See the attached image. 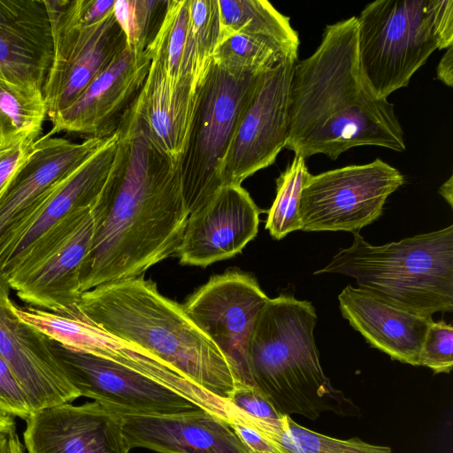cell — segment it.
Instances as JSON below:
<instances>
[{
    "instance_id": "38",
    "label": "cell",
    "mask_w": 453,
    "mask_h": 453,
    "mask_svg": "<svg viewBox=\"0 0 453 453\" xmlns=\"http://www.w3.org/2000/svg\"><path fill=\"white\" fill-rule=\"evenodd\" d=\"M228 424L251 453H275L272 445L251 426L236 418Z\"/></svg>"
},
{
    "instance_id": "21",
    "label": "cell",
    "mask_w": 453,
    "mask_h": 453,
    "mask_svg": "<svg viewBox=\"0 0 453 453\" xmlns=\"http://www.w3.org/2000/svg\"><path fill=\"white\" fill-rule=\"evenodd\" d=\"M108 138H88L78 143L48 134L39 137L0 199V241L18 219L99 150Z\"/></svg>"
},
{
    "instance_id": "10",
    "label": "cell",
    "mask_w": 453,
    "mask_h": 453,
    "mask_svg": "<svg viewBox=\"0 0 453 453\" xmlns=\"http://www.w3.org/2000/svg\"><path fill=\"white\" fill-rule=\"evenodd\" d=\"M51 347L80 396L119 415L167 416L203 410L176 389L132 367L53 341Z\"/></svg>"
},
{
    "instance_id": "8",
    "label": "cell",
    "mask_w": 453,
    "mask_h": 453,
    "mask_svg": "<svg viewBox=\"0 0 453 453\" xmlns=\"http://www.w3.org/2000/svg\"><path fill=\"white\" fill-rule=\"evenodd\" d=\"M404 181L380 158L311 174L301 194V230L358 232L381 216L386 200Z\"/></svg>"
},
{
    "instance_id": "32",
    "label": "cell",
    "mask_w": 453,
    "mask_h": 453,
    "mask_svg": "<svg viewBox=\"0 0 453 453\" xmlns=\"http://www.w3.org/2000/svg\"><path fill=\"white\" fill-rule=\"evenodd\" d=\"M418 365L431 369L434 374L449 373L453 368V327L444 321L429 325L423 340Z\"/></svg>"
},
{
    "instance_id": "12",
    "label": "cell",
    "mask_w": 453,
    "mask_h": 453,
    "mask_svg": "<svg viewBox=\"0 0 453 453\" xmlns=\"http://www.w3.org/2000/svg\"><path fill=\"white\" fill-rule=\"evenodd\" d=\"M94 235L92 208L58 227L5 278L26 305L55 311L77 303Z\"/></svg>"
},
{
    "instance_id": "33",
    "label": "cell",
    "mask_w": 453,
    "mask_h": 453,
    "mask_svg": "<svg viewBox=\"0 0 453 453\" xmlns=\"http://www.w3.org/2000/svg\"><path fill=\"white\" fill-rule=\"evenodd\" d=\"M228 401L242 412V416L235 418L242 422L256 421L274 424L283 415L263 394L250 386L237 385Z\"/></svg>"
},
{
    "instance_id": "28",
    "label": "cell",
    "mask_w": 453,
    "mask_h": 453,
    "mask_svg": "<svg viewBox=\"0 0 453 453\" xmlns=\"http://www.w3.org/2000/svg\"><path fill=\"white\" fill-rule=\"evenodd\" d=\"M46 116L42 93L0 79V150L24 140H37Z\"/></svg>"
},
{
    "instance_id": "5",
    "label": "cell",
    "mask_w": 453,
    "mask_h": 453,
    "mask_svg": "<svg viewBox=\"0 0 453 453\" xmlns=\"http://www.w3.org/2000/svg\"><path fill=\"white\" fill-rule=\"evenodd\" d=\"M353 237L314 274L350 276L359 288L418 315L453 311L452 225L380 246L358 232Z\"/></svg>"
},
{
    "instance_id": "35",
    "label": "cell",
    "mask_w": 453,
    "mask_h": 453,
    "mask_svg": "<svg viewBox=\"0 0 453 453\" xmlns=\"http://www.w3.org/2000/svg\"><path fill=\"white\" fill-rule=\"evenodd\" d=\"M431 22L439 50L453 45V0H430Z\"/></svg>"
},
{
    "instance_id": "24",
    "label": "cell",
    "mask_w": 453,
    "mask_h": 453,
    "mask_svg": "<svg viewBox=\"0 0 453 453\" xmlns=\"http://www.w3.org/2000/svg\"><path fill=\"white\" fill-rule=\"evenodd\" d=\"M191 80L173 81L157 58L134 103L152 143L179 166L196 104Z\"/></svg>"
},
{
    "instance_id": "2",
    "label": "cell",
    "mask_w": 453,
    "mask_h": 453,
    "mask_svg": "<svg viewBox=\"0 0 453 453\" xmlns=\"http://www.w3.org/2000/svg\"><path fill=\"white\" fill-rule=\"evenodd\" d=\"M365 145L406 149L394 104L379 98L362 73L357 19L350 17L327 25L316 50L295 65L286 148L304 159L335 160Z\"/></svg>"
},
{
    "instance_id": "18",
    "label": "cell",
    "mask_w": 453,
    "mask_h": 453,
    "mask_svg": "<svg viewBox=\"0 0 453 453\" xmlns=\"http://www.w3.org/2000/svg\"><path fill=\"white\" fill-rule=\"evenodd\" d=\"M23 434L28 453H129L121 418L99 403H61L27 419Z\"/></svg>"
},
{
    "instance_id": "27",
    "label": "cell",
    "mask_w": 453,
    "mask_h": 453,
    "mask_svg": "<svg viewBox=\"0 0 453 453\" xmlns=\"http://www.w3.org/2000/svg\"><path fill=\"white\" fill-rule=\"evenodd\" d=\"M220 35L218 0H190L182 77L197 88L207 74Z\"/></svg>"
},
{
    "instance_id": "1",
    "label": "cell",
    "mask_w": 453,
    "mask_h": 453,
    "mask_svg": "<svg viewBox=\"0 0 453 453\" xmlns=\"http://www.w3.org/2000/svg\"><path fill=\"white\" fill-rule=\"evenodd\" d=\"M117 134L111 168L92 207L81 293L142 276L176 254L189 215L179 166L152 143L134 104Z\"/></svg>"
},
{
    "instance_id": "19",
    "label": "cell",
    "mask_w": 453,
    "mask_h": 453,
    "mask_svg": "<svg viewBox=\"0 0 453 453\" xmlns=\"http://www.w3.org/2000/svg\"><path fill=\"white\" fill-rule=\"evenodd\" d=\"M53 58L45 0H0V79L42 93Z\"/></svg>"
},
{
    "instance_id": "13",
    "label": "cell",
    "mask_w": 453,
    "mask_h": 453,
    "mask_svg": "<svg viewBox=\"0 0 453 453\" xmlns=\"http://www.w3.org/2000/svg\"><path fill=\"white\" fill-rule=\"evenodd\" d=\"M117 132L55 186L0 241V273H12L46 238L76 213L96 203L117 150Z\"/></svg>"
},
{
    "instance_id": "43",
    "label": "cell",
    "mask_w": 453,
    "mask_h": 453,
    "mask_svg": "<svg viewBox=\"0 0 453 453\" xmlns=\"http://www.w3.org/2000/svg\"><path fill=\"white\" fill-rule=\"evenodd\" d=\"M0 453H11L9 446V434H0Z\"/></svg>"
},
{
    "instance_id": "25",
    "label": "cell",
    "mask_w": 453,
    "mask_h": 453,
    "mask_svg": "<svg viewBox=\"0 0 453 453\" xmlns=\"http://www.w3.org/2000/svg\"><path fill=\"white\" fill-rule=\"evenodd\" d=\"M219 40L234 33L256 35L278 43L297 59L299 36L288 16L265 0H218Z\"/></svg>"
},
{
    "instance_id": "42",
    "label": "cell",
    "mask_w": 453,
    "mask_h": 453,
    "mask_svg": "<svg viewBox=\"0 0 453 453\" xmlns=\"http://www.w3.org/2000/svg\"><path fill=\"white\" fill-rule=\"evenodd\" d=\"M9 446L11 453H24V447L16 432L9 434Z\"/></svg>"
},
{
    "instance_id": "30",
    "label": "cell",
    "mask_w": 453,
    "mask_h": 453,
    "mask_svg": "<svg viewBox=\"0 0 453 453\" xmlns=\"http://www.w3.org/2000/svg\"><path fill=\"white\" fill-rule=\"evenodd\" d=\"M310 175L305 159L295 156L276 180V196L265 223L273 238L280 240L291 232L301 230L300 199Z\"/></svg>"
},
{
    "instance_id": "23",
    "label": "cell",
    "mask_w": 453,
    "mask_h": 453,
    "mask_svg": "<svg viewBox=\"0 0 453 453\" xmlns=\"http://www.w3.org/2000/svg\"><path fill=\"white\" fill-rule=\"evenodd\" d=\"M338 300L342 317L372 347L392 360L418 366L432 317L416 314L350 285L342 289Z\"/></svg>"
},
{
    "instance_id": "40",
    "label": "cell",
    "mask_w": 453,
    "mask_h": 453,
    "mask_svg": "<svg viewBox=\"0 0 453 453\" xmlns=\"http://www.w3.org/2000/svg\"><path fill=\"white\" fill-rule=\"evenodd\" d=\"M15 431V421L12 415L0 411V434Z\"/></svg>"
},
{
    "instance_id": "29",
    "label": "cell",
    "mask_w": 453,
    "mask_h": 453,
    "mask_svg": "<svg viewBox=\"0 0 453 453\" xmlns=\"http://www.w3.org/2000/svg\"><path fill=\"white\" fill-rule=\"evenodd\" d=\"M288 57L293 58L269 38L234 33L219 40L212 62L233 74H259Z\"/></svg>"
},
{
    "instance_id": "26",
    "label": "cell",
    "mask_w": 453,
    "mask_h": 453,
    "mask_svg": "<svg viewBox=\"0 0 453 453\" xmlns=\"http://www.w3.org/2000/svg\"><path fill=\"white\" fill-rule=\"evenodd\" d=\"M259 434L275 453H393L388 446L371 444L357 437L338 439L315 432L285 414L279 424Z\"/></svg>"
},
{
    "instance_id": "39",
    "label": "cell",
    "mask_w": 453,
    "mask_h": 453,
    "mask_svg": "<svg viewBox=\"0 0 453 453\" xmlns=\"http://www.w3.org/2000/svg\"><path fill=\"white\" fill-rule=\"evenodd\" d=\"M436 77L449 87L453 86V45L446 49L436 66Z\"/></svg>"
},
{
    "instance_id": "20",
    "label": "cell",
    "mask_w": 453,
    "mask_h": 453,
    "mask_svg": "<svg viewBox=\"0 0 453 453\" xmlns=\"http://www.w3.org/2000/svg\"><path fill=\"white\" fill-rule=\"evenodd\" d=\"M13 311L24 323L64 347L132 367L162 380L169 366L140 346L103 329L73 303L50 311L14 303Z\"/></svg>"
},
{
    "instance_id": "9",
    "label": "cell",
    "mask_w": 453,
    "mask_h": 453,
    "mask_svg": "<svg viewBox=\"0 0 453 453\" xmlns=\"http://www.w3.org/2000/svg\"><path fill=\"white\" fill-rule=\"evenodd\" d=\"M54 40V58L43 86L47 116L67 108L127 47L113 12L97 24L81 27L73 0H45Z\"/></svg>"
},
{
    "instance_id": "15",
    "label": "cell",
    "mask_w": 453,
    "mask_h": 453,
    "mask_svg": "<svg viewBox=\"0 0 453 453\" xmlns=\"http://www.w3.org/2000/svg\"><path fill=\"white\" fill-rule=\"evenodd\" d=\"M151 63L149 50L127 47L67 108L50 119L52 135L59 132L88 138L113 135L136 101Z\"/></svg>"
},
{
    "instance_id": "37",
    "label": "cell",
    "mask_w": 453,
    "mask_h": 453,
    "mask_svg": "<svg viewBox=\"0 0 453 453\" xmlns=\"http://www.w3.org/2000/svg\"><path fill=\"white\" fill-rule=\"evenodd\" d=\"M115 0H75V12L81 27L99 23L113 12Z\"/></svg>"
},
{
    "instance_id": "22",
    "label": "cell",
    "mask_w": 453,
    "mask_h": 453,
    "mask_svg": "<svg viewBox=\"0 0 453 453\" xmlns=\"http://www.w3.org/2000/svg\"><path fill=\"white\" fill-rule=\"evenodd\" d=\"M119 416L131 449L157 453H251L226 420L205 410L167 416Z\"/></svg>"
},
{
    "instance_id": "11",
    "label": "cell",
    "mask_w": 453,
    "mask_h": 453,
    "mask_svg": "<svg viewBox=\"0 0 453 453\" xmlns=\"http://www.w3.org/2000/svg\"><path fill=\"white\" fill-rule=\"evenodd\" d=\"M268 299L256 278L229 270L211 277L182 305L188 318L224 355L237 385L251 387L249 343Z\"/></svg>"
},
{
    "instance_id": "14",
    "label": "cell",
    "mask_w": 453,
    "mask_h": 453,
    "mask_svg": "<svg viewBox=\"0 0 453 453\" xmlns=\"http://www.w3.org/2000/svg\"><path fill=\"white\" fill-rule=\"evenodd\" d=\"M296 59L288 57L266 70L245 110L221 168L222 187L241 185L273 165L286 148L289 90Z\"/></svg>"
},
{
    "instance_id": "7",
    "label": "cell",
    "mask_w": 453,
    "mask_h": 453,
    "mask_svg": "<svg viewBox=\"0 0 453 453\" xmlns=\"http://www.w3.org/2000/svg\"><path fill=\"white\" fill-rule=\"evenodd\" d=\"M357 19L359 65L379 98L407 87L438 49L430 0H378Z\"/></svg>"
},
{
    "instance_id": "4",
    "label": "cell",
    "mask_w": 453,
    "mask_h": 453,
    "mask_svg": "<svg viewBox=\"0 0 453 453\" xmlns=\"http://www.w3.org/2000/svg\"><path fill=\"white\" fill-rule=\"evenodd\" d=\"M317 319L308 301L290 295L267 300L249 343L251 387L281 414L360 418V408L333 387L321 367L313 335Z\"/></svg>"
},
{
    "instance_id": "6",
    "label": "cell",
    "mask_w": 453,
    "mask_h": 453,
    "mask_svg": "<svg viewBox=\"0 0 453 453\" xmlns=\"http://www.w3.org/2000/svg\"><path fill=\"white\" fill-rule=\"evenodd\" d=\"M263 73L233 74L212 62L197 88L196 109L179 163L189 213L222 187L223 161Z\"/></svg>"
},
{
    "instance_id": "36",
    "label": "cell",
    "mask_w": 453,
    "mask_h": 453,
    "mask_svg": "<svg viewBox=\"0 0 453 453\" xmlns=\"http://www.w3.org/2000/svg\"><path fill=\"white\" fill-rule=\"evenodd\" d=\"M35 141L27 139L0 150V199L12 176L27 157Z\"/></svg>"
},
{
    "instance_id": "17",
    "label": "cell",
    "mask_w": 453,
    "mask_h": 453,
    "mask_svg": "<svg viewBox=\"0 0 453 453\" xmlns=\"http://www.w3.org/2000/svg\"><path fill=\"white\" fill-rule=\"evenodd\" d=\"M259 214L241 185L221 187L189 213L176 252L180 262L206 267L233 257L256 237Z\"/></svg>"
},
{
    "instance_id": "16",
    "label": "cell",
    "mask_w": 453,
    "mask_h": 453,
    "mask_svg": "<svg viewBox=\"0 0 453 453\" xmlns=\"http://www.w3.org/2000/svg\"><path fill=\"white\" fill-rule=\"evenodd\" d=\"M11 290L0 273V356L25 392L33 413L79 398L52 349L51 341L15 315Z\"/></svg>"
},
{
    "instance_id": "41",
    "label": "cell",
    "mask_w": 453,
    "mask_h": 453,
    "mask_svg": "<svg viewBox=\"0 0 453 453\" xmlns=\"http://www.w3.org/2000/svg\"><path fill=\"white\" fill-rule=\"evenodd\" d=\"M440 195L453 207V176H450L439 188Z\"/></svg>"
},
{
    "instance_id": "34",
    "label": "cell",
    "mask_w": 453,
    "mask_h": 453,
    "mask_svg": "<svg viewBox=\"0 0 453 453\" xmlns=\"http://www.w3.org/2000/svg\"><path fill=\"white\" fill-rule=\"evenodd\" d=\"M0 411L25 420L33 413L25 392L1 356Z\"/></svg>"
},
{
    "instance_id": "31",
    "label": "cell",
    "mask_w": 453,
    "mask_h": 453,
    "mask_svg": "<svg viewBox=\"0 0 453 453\" xmlns=\"http://www.w3.org/2000/svg\"><path fill=\"white\" fill-rule=\"evenodd\" d=\"M168 0H115L113 14L127 36V47L144 51L164 20Z\"/></svg>"
},
{
    "instance_id": "3",
    "label": "cell",
    "mask_w": 453,
    "mask_h": 453,
    "mask_svg": "<svg viewBox=\"0 0 453 453\" xmlns=\"http://www.w3.org/2000/svg\"><path fill=\"white\" fill-rule=\"evenodd\" d=\"M81 310L103 329L146 349L215 397L229 402L236 387L221 351L188 318L182 305L139 276L81 293Z\"/></svg>"
}]
</instances>
